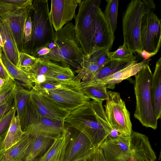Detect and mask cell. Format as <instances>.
I'll list each match as a JSON object with an SVG mask.
<instances>
[{
	"mask_svg": "<svg viewBox=\"0 0 161 161\" xmlns=\"http://www.w3.org/2000/svg\"><path fill=\"white\" fill-rule=\"evenodd\" d=\"M20 125L24 135L43 137L53 140L64 135L68 129L64 122L53 120L41 115L34 108L29 98Z\"/></svg>",
	"mask_w": 161,
	"mask_h": 161,
	"instance_id": "6",
	"label": "cell"
},
{
	"mask_svg": "<svg viewBox=\"0 0 161 161\" xmlns=\"http://www.w3.org/2000/svg\"><path fill=\"white\" fill-rule=\"evenodd\" d=\"M130 149L132 161H155L157 159L148 137L133 130L130 135Z\"/></svg>",
	"mask_w": 161,
	"mask_h": 161,
	"instance_id": "17",
	"label": "cell"
},
{
	"mask_svg": "<svg viewBox=\"0 0 161 161\" xmlns=\"http://www.w3.org/2000/svg\"><path fill=\"white\" fill-rule=\"evenodd\" d=\"M153 73L148 65L135 75L134 89L136 98L134 117L146 127L155 130L158 119L153 106L151 91Z\"/></svg>",
	"mask_w": 161,
	"mask_h": 161,
	"instance_id": "3",
	"label": "cell"
},
{
	"mask_svg": "<svg viewBox=\"0 0 161 161\" xmlns=\"http://www.w3.org/2000/svg\"><path fill=\"white\" fill-rule=\"evenodd\" d=\"M7 131L0 136V155L5 150L3 148V143L6 135Z\"/></svg>",
	"mask_w": 161,
	"mask_h": 161,
	"instance_id": "42",
	"label": "cell"
},
{
	"mask_svg": "<svg viewBox=\"0 0 161 161\" xmlns=\"http://www.w3.org/2000/svg\"><path fill=\"white\" fill-rule=\"evenodd\" d=\"M101 3L100 0H82L74 18L76 36L87 59L93 50L96 17Z\"/></svg>",
	"mask_w": 161,
	"mask_h": 161,
	"instance_id": "4",
	"label": "cell"
},
{
	"mask_svg": "<svg viewBox=\"0 0 161 161\" xmlns=\"http://www.w3.org/2000/svg\"><path fill=\"white\" fill-rule=\"evenodd\" d=\"M6 81L0 77V88L4 84Z\"/></svg>",
	"mask_w": 161,
	"mask_h": 161,
	"instance_id": "44",
	"label": "cell"
},
{
	"mask_svg": "<svg viewBox=\"0 0 161 161\" xmlns=\"http://www.w3.org/2000/svg\"><path fill=\"white\" fill-rule=\"evenodd\" d=\"M151 91L153 106L157 119L161 116V58L156 62L153 75Z\"/></svg>",
	"mask_w": 161,
	"mask_h": 161,
	"instance_id": "23",
	"label": "cell"
},
{
	"mask_svg": "<svg viewBox=\"0 0 161 161\" xmlns=\"http://www.w3.org/2000/svg\"><path fill=\"white\" fill-rule=\"evenodd\" d=\"M104 106L107 120L112 128L130 136L132 130L130 114L119 93L108 91Z\"/></svg>",
	"mask_w": 161,
	"mask_h": 161,
	"instance_id": "11",
	"label": "cell"
},
{
	"mask_svg": "<svg viewBox=\"0 0 161 161\" xmlns=\"http://www.w3.org/2000/svg\"><path fill=\"white\" fill-rule=\"evenodd\" d=\"M32 24L31 18L29 15L26 19L24 26V44L27 43L30 41L32 33Z\"/></svg>",
	"mask_w": 161,
	"mask_h": 161,
	"instance_id": "37",
	"label": "cell"
},
{
	"mask_svg": "<svg viewBox=\"0 0 161 161\" xmlns=\"http://www.w3.org/2000/svg\"><path fill=\"white\" fill-rule=\"evenodd\" d=\"M17 82V85L13 93V106L16 109V114L20 121L26 109L30 97V90Z\"/></svg>",
	"mask_w": 161,
	"mask_h": 161,
	"instance_id": "29",
	"label": "cell"
},
{
	"mask_svg": "<svg viewBox=\"0 0 161 161\" xmlns=\"http://www.w3.org/2000/svg\"><path fill=\"white\" fill-rule=\"evenodd\" d=\"M19 61L17 67L21 69L30 66L33 64L36 58L25 53L19 52Z\"/></svg>",
	"mask_w": 161,
	"mask_h": 161,
	"instance_id": "36",
	"label": "cell"
},
{
	"mask_svg": "<svg viewBox=\"0 0 161 161\" xmlns=\"http://www.w3.org/2000/svg\"><path fill=\"white\" fill-rule=\"evenodd\" d=\"M81 0H52L49 16L55 31L59 30L75 18Z\"/></svg>",
	"mask_w": 161,
	"mask_h": 161,
	"instance_id": "13",
	"label": "cell"
},
{
	"mask_svg": "<svg viewBox=\"0 0 161 161\" xmlns=\"http://www.w3.org/2000/svg\"><path fill=\"white\" fill-rule=\"evenodd\" d=\"M16 114L12 118L3 143V148L5 150L19 141L24 135L19 118Z\"/></svg>",
	"mask_w": 161,
	"mask_h": 161,
	"instance_id": "27",
	"label": "cell"
},
{
	"mask_svg": "<svg viewBox=\"0 0 161 161\" xmlns=\"http://www.w3.org/2000/svg\"><path fill=\"white\" fill-rule=\"evenodd\" d=\"M31 140V136L24 135L19 141L3 151L0 155V161H23Z\"/></svg>",
	"mask_w": 161,
	"mask_h": 161,
	"instance_id": "22",
	"label": "cell"
},
{
	"mask_svg": "<svg viewBox=\"0 0 161 161\" xmlns=\"http://www.w3.org/2000/svg\"><path fill=\"white\" fill-rule=\"evenodd\" d=\"M80 82L74 80L61 83L53 89L34 91L70 112L91 100L82 91Z\"/></svg>",
	"mask_w": 161,
	"mask_h": 161,
	"instance_id": "9",
	"label": "cell"
},
{
	"mask_svg": "<svg viewBox=\"0 0 161 161\" xmlns=\"http://www.w3.org/2000/svg\"><path fill=\"white\" fill-rule=\"evenodd\" d=\"M80 87L85 95L90 99L103 102L107 98L106 86L92 80L80 82Z\"/></svg>",
	"mask_w": 161,
	"mask_h": 161,
	"instance_id": "26",
	"label": "cell"
},
{
	"mask_svg": "<svg viewBox=\"0 0 161 161\" xmlns=\"http://www.w3.org/2000/svg\"><path fill=\"white\" fill-rule=\"evenodd\" d=\"M31 136V142L23 161H35L48 149L54 141L43 137Z\"/></svg>",
	"mask_w": 161,
	"mask_h": 161,
	"instance_id": "25",
	"label": "cell"
},
{
	"mask_svg": "<svg viewBox=\"0 0 161 161\" xmlns=\"http://www.w3.org/2000/svg\"><path fill=\"white\" fill-rule=\"evenodd\" d=\"M16 114L15 108L13 105L10 110L0 120V136L8 130L12 118Z\"/></svg>",
	"mask_w": 161,
	"mask_h": 161,
	"instance_id": "35",
	"label": "cell"
},
{
	"mask_svg": "<svg viewBox=\"0 0 161 161\" xmlns=\"http://www.w3.org/2000/svg\"><path fill=\"white\" fill-rule=\"evenodd\" d=\"M140 40L143 50L152 55L159 51L161 42V20L153 12L147 11L142 19Z\"/></svg>",
	"mask_w": 161,
	"mask_h": 161,
	"instance_id": "12",
	"label": "cell"
},
{
	"mask_svg": "<svg viewBox=\"0 0 161 161\" xmlns=\"http://www.w3.org/2000/svg\"><path fill=\"white\" fill-rule=\"evenodd\" d=\"M17 85L15 80L11 77L0 88V105L13 95Z\"/></svg>",
	"mask_w": 161,
	"mask_h": 161,
	"instance_id": "32",
	"label": "cell"
},
{
	"mask_svg": "<svg viewBox=\"0 0 161 161\" xmlns=\"http://www.w3.org/2000/svg\"><path fill=\"white\" fill-rule=\"evenodd\" d=\"M14 102L13 95L7 101L0 105V120L8 112L13 106Z\"/></svg>",
	"mask_w": 161,
	"mask_h": 161,
	"instance_id": "38",
	"label": "cell"
},
{
	"mask_svg": "<svg viewBox=\"0 0 161 161\" xmlns=\"http://www.w3.org/2000/svg\"><path fill=\"white\" fill-rule=\"evenodd\" d=\"M54 41L57 53L63 65L77 69L83 62L84 55L71 22L55 32Z\"/></svg>",
	"mask_w": 161,
	"mask_h": 161,
	"instance_id": "7",
	"label": "cell"
},
{
	"mask_svg": "<svg viewBox=\"0 0 161 161\" xmlns=\"http://www.w3.org/2000/svg\"><path fill=\"white\" fill-rule=\"evenodd\" d=\"M0 61L12 77L21 81L22 86L28 90L32 89L33 85L28 74L22 69L11 62L6 56L2 48L0 47Z\"/></svg>",
	"mask_w": 161,
	"mask_h": 161,
	"instance_id": "24",
	"label": "cell"
},
{
	"mask_svg": "<svg viewBox=\"0 0 161 161\" xmlns=\"http://www.w3.org/2000/svg\"><path fill=\"white\" fill-rule=\"evenodd\" d=\"M69 130L54 140L47 151L35 161H64L65 153L70 138Z\"/></svg>",
	"mask_w": 161,
	"mask_h": 161,
	"instance_id": "20",
	"label": "cell"
},
{
	"mask_svg": "<svg viewBox=\"0 0 161 161\" xmlns=\"http://www.w3.org/2000/svg\"><path fill=\"white\" fill-rule=\"evenodd\" d=\"M147 11L142 0H132L128 4L122 18L124 44L133 54L143 50L140 40L142 17Z\"/></svg>",
	"mask_w": 161,
	"mask_h": 161,
	"instance_id": "8",
	"label": "cell"
},
{
	"mask_svg": "<svg viewBox=\"0 0 161 161\" xmlns=\"http://www.w3.org/2000/svg\"><path fill=\"white\" fill-rule=\"evenodd\" d=\"M30 100L41 115L50 119L64 122L70 112L60 107L53 101L34 90H30Z\"/></svg>",
	"mask_w": 161,
	"mask_h": 161,
	"instance_id": "14",
	"label": "cell"
},
{
	"mask_svg": "<svg viewBox=\"0 0 161 161\" xmlns=\"http://www.w3.org/2000/svg\"><path fill=\"white\" fill-rule=\"evenodd\" d=\"M87 161H96V151L88 159Z\"/></svg>",
	"mask_w": 161,
	"mask_h": 161,
	"instance_id": "43",
	"label": "cell"
},
{
	"mask_svg": "<svg viewBox=\"0 0 161 161\" xmlns=\"http://www.w3.org/2000/svg\"><path fill=\"white\" fill-rule=\"evenodd\" d=\"M21 69L28 74L33 87L47 82L70 81L75 76L69 66L40 58H36L32 65Z\"/></svg>",
	"mask_w": 161,
	"mask_h": 161,
	"instance_id": "10",
	"label": "cell"
},
{
	"mask_svg": "<svg viewBox=\"0 0 161 161\" xmlns=\"http://www.w3.org/2000/svg\"><path fill=\"white\" fill-rule=\"evenodd\" d=\"M109 58L112 59H127L136 58L124 44L120 46L115 51L108 52Z\"/></svg>",
	"mask_w": 161,
	"mask_h": 161,
	"instance_id": "34",
	"label": "cell"
},
{
	"mask_svg": "<svg viewBox=\"0 0 161 161\" xmlns=\"http://www.w3.org/2000/svg\"><path fill=\"white\" fill-rule=\"evenodd\" d=\"M114 39V33L111 30L100 8L97 12L96 17L93 53L102 49L110 50Z\"/></svg>",
	"mask_w": 161,
	"mask_h": 161,
	"instance_id": "18",
	"label": "cell"
},
{
	"mask_svg": "<svg viewBox=\"0 0 161 161\" xmlns=\"http://www.w3.org/2000/svg\"><path fill=\"white\" fill-rule=\"evenodd\" d=\"M151 60L150 58L139 63L136 60L132 61L122 69L101 79L91 80L104 84L107 89H114L116 84L135 75L142 68L148 65Z\"/></svg>",
	"mask_w": 161,
	"mask_h": 161,
	"instance_id": "19",
	"label": "cell"
},
{
	"mask_svg": "<svg viewBox=\"0 0 161 161\" xmlns=\"http://www.w3.org/2000/svg\"><path fill=\"white\" fill-rule=\"evenodd\" d=\"M130 136L105 141L99 147L106 161H129Z\"/></svg>",
	"mask_w": 161,
	"mask_h": 161,
	"instance_id": "15",
	"label": "cell"
},
{
	"mask_svg": "<svg viewBox=\"0 0 161 161\" xmlns=\"http://www.w3.org/2000/svg\"><path fill=\"white\" fill-rule=\"evenodd\" d=\"M29 15L32 21V33L29 42L24 44L22 52L33 56L38 50L54 39L55 32L47 0L33 1Z\"/></svg>",
	"mask_w": 161,
	"mask_h": 161,
	"instance_id": "2",
	"label": "cell"
},
{
	"mask_svg": "<svg viewBox=\"0 0 161 161\" xmlns=\"http://www.w3.org/2000/svg\"><path fill=\"white\" fill-rule=\"evenodd\" d=\"M136 60V58L122 59L109 58L91 80L101 79L122 69L130 62Z\"/></svg>",
	"mask_w": 161,
	"mask_h": 161,
	"instance_id": "28",
	"label": "cell"
},
{
	"mask_svg": "<svg viewBox=\"0 0 161 161\" xmlns=\"http://www.w3.org/2000/svg\"><path fill=\"white\" fill-rule=\"evenodd\" d=\"M98 65L84 57L82 64L75 71L77 75L74 80L84 82L91 80L99 70Z\"/></svg>",
	"mask_w": 161,
	"mask_h": 161,
	"instance_id": "30",
	"label": "cell"
},
{
	"mask_svg": "<svg viewBox=\"0 0 161 161\" xmlns=\"http://www.w3.org/2000/svg\"><path fill=\"white\" fill-rule=\"evenodd\" d=\"M148 11H153L156 6L153 1L152 0H142Z\"/></svg>",
	"mask_w": 161,
	"mask_h": 161,
	"instance_id": "39",
	"label": "cell"
},
{
	"mask_svg": "<svg viewBox=\"0 0 161 161\" xmlns=\"http://www.w3.org/2000/svg\"><path fill=\"white\" fill-rule=\"evenodd\" d=\"M103 102L91 100L70 112L64 120L70 127L84 134L97 149L112 131Z\"/></svg>",
	"mask_w": 161,
	"mask_h": 161,
	"instance_id": "1",
	"label": "cell"
},
{
	"mask_svg": "<svg viewBox=\"0 0 161 161\" xmlns=\"http://www.w3.org/2000/svg\"><path fill=\"white\" fill-rule=\"evenodd\" d=\"M96 161H106L101 149L100 148H97L96 151Z\"/></svg>",
	"mask_w": 161,
	"mask_h": 161,
	"instance_id": "40",
	"label": "cell"
},
{
	"mask_svg": "<svg viewBox=\"0 0 161 161\" xmlns=\"http://www.w3.org/2000/svg\"><path fill=\"white\" fill-rule=\"evenodd\" d=\"M106 1L107 4L103 13L111 30L114 33L117 26L119 0Z\"/></svg>",
	"mask_w": 161,
	"mask_h": 161,
	"instance_id": "31",
	"label": "cell"
},
{
	"mask_svg": "<svg viewBox=\"0 0 161 161\" xmlns=\"http://www.w3.org/2000/svg\"><path fill=\"white\" fill-rule=\"evenodd\" d=\"M87 159H84L81 160H79L78 161H87Z\"/></svg>",
	"mask_w": 161,
	"mask_h": 161,
	"instance_id": "46",
	"label": "cell"
},
{
	"mask_svg": "<svg viewBox=\"0 0 161 161\" xmlns=\"http://www.w3.org/2000/svg\"><path fill=\"white\" fill-rule=\"evenodd\" d=\"M109 52V50L108 49L97 50L92 54L88 60L91 62L96 63L100 69L109 58L108 56Z\"/></svg>",
	"mask_w": 161,
	"mask_h": 161,
	"instance_id": "33",
	"label": "cell"
},
{
	"mask_svg": "<svg viewBox=\"0 0 161 161\" xmlns=\"http://www.w3.org/2000/svg\"><path fill=\"white\" fill-rule=\"evenodd\" d=\"M0 33L3 44V50L9 60L17 66L19 61V51L14 39L5 22L0 18Z\"/></svg>",
	"mask_w": 161,
	"mask_h": 161,
	"instance_id": "21",
	"label": "cell"
},
{
	"mask_svg": "<svg viewBox=\"0 0 161 161\" xmlns=\"http://www.w3.org/2000/svg\"><path fill=\"white\" fill-rule=\"evenodd\" d=\"M33 0H0V18L6 24L16 43L22 52L24 42V30Z\"/></svg>",
	"mask_w": 161,
	"mask_h": 161,
	"instance_id": "5",
	"label": "cell"
},
{
	"mask_svg": "<svg viewBox=\"0 0 161 161\" xmlns=\"http://www.w3.org/2000/svg\"><path fill=\"white\" fill-rule=\"evenodd\" d=\"M139 55L143 58L144 59L143 60L144 61L150 59V57L153 56L152 54L144 50H143Z\"/></svg>",
	"mask_w": 161,
	"mask_h": 161,
	"instance_id": "41",
	"label": "cell"
},
{
	"mask_svg": "<svg viewBox=\"0 0 161 161\" xmlns=\"http://www.w3.org/2000/svg\"><path fill=\"white\" fill-rule=\"evenodd\" d=\"M97 149L88 138L80 132L74 138L70 139L64 161H78L88 159Z\"/></svg>",
	"mask_w": 161,
	"mask_h": 161,
	"instance_id": "16",
	"label": "cell"
},
{
	"mask_svg": "<svg viewBox=\"0 0 161 161\" xmlns=\"http://www.w3.org/2000/svg\"><path fill=\"white\" fill-rule=\"evenodd\" d=\"M0 47L2 48H3V47H4L2 37V36H1L0 33Z\"/></svg>",
	"mask_w": 161,
	"mask_h": 161,
	"instance_id": "45",
	"label": "cell"
}]
</instances>
